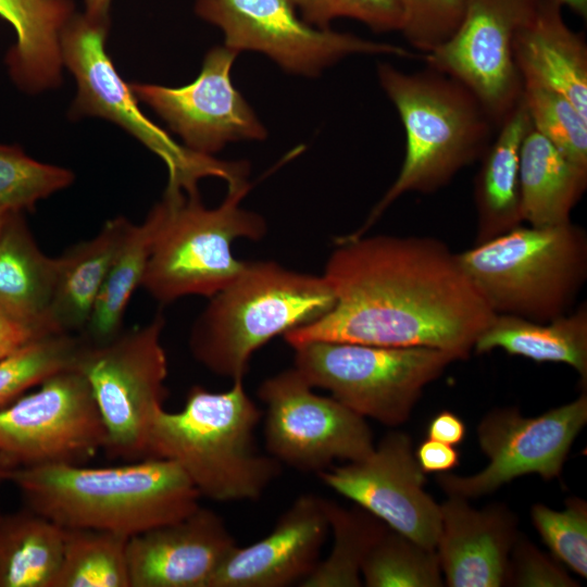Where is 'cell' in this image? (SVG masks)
<instances>
[{
	"mask_svg": "<svg viewBox=\"0 0 587 587\" xmlns=\"http://www.w3.org/2000/svg\"><path fill=\"white\" fill-rule=\"evenodd\" d=\"M323 276L333 309L283 335L290 347L339 341L382 347H427L467 359L496 314L458 253L433 237H344Z\"/></svg>",
	"mask_w": 587,
	"mask_h": 587,
	"instance_id": "obj_1",
	"label": "cell"
},
{
	"mask_svg": "<svg viewBox=\"0 0 587 587\" xmlns=\"http://www.w3.org/2000/svg\"><path fill=\"white\" fill-rule=\"evenodd\" d=\"M7 482L17 488L25 507L63 528L127 537L185 517L200 507L201 497L175 462L153 457L108 467H14Z\"/></svg>",
	"mask_w": 587,
	"mask_h": 587,
	"instance_id": "obj_2",
	"label": "cell"
},
{
	"mask_svg": "<svg viewBox=\"0 0 587 587\" xmlns=\"http://www.w3.org/2000/svg\"><path fill=\"white\" fill-rule=\"evenodd\" d=\"M379 84L396 107L405 132V154L394 184L371 211L362 236L407 192L430 193L482 159L497 130L478 98L459 80L429 66L405 73L377 65Z\"/></svg>",
	"mask_w": 587,
	"mask_h": 587,
	"instance_id": "obj_3",
	"label": "cell"
},
{
	"mask_svg": "<svg viewBox=\"0 0 587 587\" xmlns=\"http://www.w3.org/2000/svg\"><path fill=\"white\" fill-rule=\"evenodd\" d=\"M262 417L243 379L221 392L193 386L180 411L162 409L154 416L147 458L175 462L211 500L259 499L280 472V463L255 445Z\"/></svg>",
	"mask_w": 587,
	"mask_h": 587,
	"instance_id": "obj_4",
	"label": "cell"
},
{
	"mask_svg": "<svg viewBox=\"0 0 587 587\" xmlns=\"http://www.w3.org/2000/svg\"><path fill=\"white\" fill-rule=\"evenodd\" d=\"M326 278L274 261H246L237 277L210 297L189 335L192 357L215 375L243 379L253 353L278 335L329 312Z\"/></svg>",
	"mask_w": 587,
	"mask_h": 587,
	"instance_id": "obj_5",
	"label": "cell"
},
{
	"mask_svg": "<svg viewBox=\"0 0 587 587\" xmlns=\"http://www.w3.org/2000/svg\"><path fill=\"white\" fill-rule=\"evenodd\" d=\"M458 259L496 315L539 323L571 312L587 279V234L569 221L523 224L458 253Z\"/></svg>",
	"mask_w": 587,
	"mask_h": 587,
	"instance_id": "obj_6",
	"label": "cell"
},
{
	"mask_svg": "<svg viewBox=\"0 0 587 587\" xmlns=\"http://www.w3.org/2000/svg\"><path fill=\"white\" fill-rule=\"evenodd\" d=\"M250 185L228 189L216 208H205L199 192H164L162 220L141 280L162 304L186 296L212 297L229 285L246 261L233 254L239 238L258 241L265 220L240 207Z\"/></svg>",
	"mask_w": 587,
	"mask_h": 587,
	"instance_id": "obj_7",
	"label": "cell"
},
{
	"mask_svg": "<svg viewBox=\"0 0 587 587\" xmlns=\"http://www.w3.org/2000/svg\"><path fill=\"white\" fill-rule=\"evenodd\" d=\"M109 24L75 15L62 35L63 65L73 74L77 93L70 109L73 118H105L136 138L166 165L167 192H197L205 177L224 179L228 189L248 184L247 162L221 161L196 153L176 142L150 121L105 50Z\"/></svg>",
	"mask_w": 587,
	"mask_h": 587,
	"instance_id": "obj_8",
	"label": "cell"
},
{
	"mask_svg": "<svg viewBox=\"0 0 587 587\" xmlns=\"http://www.w3.org/2000/svg\"><path fill=\"white\" fill-rule=\"evenodd\" d=\"M292 349L294 366L313 388L387 426L408 421L424 388L458 361L427 347L310 341Z\"/></svg>",
	"mask_w": 587,
	"mask_h": 587,
	"instance_id": "obj_9",
	"label": "cell"
},
{
	"mask_svg": "<svg viewBox=\"0 0 587 587\" xmlns=\"http://www.w3.org/2000/svg\"><path fill=\"white\" fill-rule=\"evenodd\" d=\"M164 317L92 344L83 339L73 367L89 384L105 428L104 452L137 461L148 455V439L167 396V359L161 336Z\"/></svg>",
	"mask_w": 587,
	"mask_h": 587,
	"instance_id": "obj_10",
	"label": "cell"
},
{
	"mask_svg": "<svg viewBox=\"0 0 587 587\" xmlns=\"http://www.w3.org/2000/svg\"><path fill=\"white\" fill-rule=\"evenodd\" d=\"M195 12L222 30L224 46L263 53L294 75L317 76L354 53L422 59L397 45L315 27L290 0H195Z\"/></svg>",
	"mask_w": 587,
	"mask_h": 587,
	"instance_id": "obj_11",
	"label": "cell"
},
{
	"mask_svg": "<svg viewBox=\"0 0 587 587\" xmlns=\"http://www.w3.org/2000/svg\"><path fill=\"white\" fill-rule=\"evenodd\" d=\"M88 382L74 367L0 408V454L14 467L84 464L105 444Z\"/></svg>",
	"mask_w": 587,
	"mask_h": 587,
	"instance_id": "obj_12",
	"label": "cell"
},
{
	"mask_svg": "<svg viewBox=\"0 0 587 587\" xmlns=\"http://www.w3.org/2000/svg\"><path fill=\"white\" fill-rule=\"evenodd\" d=\"M258 397L266 409L265 447L279 463L319 473L336 460L360 461L374 450L365 417L315 394L295 366L265 379Z\"/></svg>",
	"mask_w": 587,
	"mask_h": 587,
	"instance_id": "obj_13",
	"label": "cell"
},
{
	"mask_svg": "<svg viewBox=\"0 0 587 587\" xmlns=\"http://www.w3.org/2000/svg\"><path fill=\"white\" fill-rule=\"evenodd\" d=\"M587 423V394L538 416L517 408L494 409L479 422L477 440L488 465L471 476L440 474L437 483L448 496L475 499L511 480L537 474L559 477L574 440Z\"/></svg>",
	"mask_w": 587,
	"mask_h": 587,
	"instance_id": "obj_14",
	"label": "cell"
},
{
	"mask_svg": "<svg viewBox=\"0 0 587 587\" xmlns=\"http://www.w3.org/2000/svg\"><path fill=\"white\" fill-rule=\"evenodd\" d=\"M540 1L465 0L454 34L422 55L426 66L465 85L497 129L522 99L523 80L513 60L512 43Z\"/></svg>",
	"mask_w": 587,
	"mask_h": 587,
	"instance_id": "obj_15",
	"label": "cell"
},
{
	"mask_svg": "<svg viewBox=\"0 0 587 587\" xmlns=\"http://www.w3.org/2000/svg\"><path fill=\"white\" fill-rule=\"evenodd\" d=\"M238 52L211 48L197 78L182 87L132 83L138 102L150 107L183 140L189 150L210 155L228 142L263 140L267 132L242 95L230 72Z\"/></svg>",
	"mask_w": 587,
	"mask_h": 587,
	"instance_id": "obj_16",
	"label": "cell"
},
{
	"mask_svg": "<svg viewBox=\"0 0 587 587\" xmlns=\"http://www.w3.org/2000/svg\"><path fill=\"white\" fill-rule=\"evenodd\" d=\"M329 488L428 549L440 532V505L424 490L411 437L390 432L366 458L316 473Z\"/></svg>",
	"mask_w": 587,
	"mask_h": 587,
	"instance_id": "obj_17",
	"label": "cell"
},
{
	"mask_svg": "<svg viewBox=\"0 0 587 587\" xmlns=\"http://www.w3.org/2000/svg\"><path fill=\"white\" fill-rule=\"evenodd\" d=\"M236 548L223 519L199 507L128 538L129 587H210Z\"/></svg>",
	"mask_w": 587,
	"mask_h": 587,
	"instance_id": "obj_18",
	"label": "cell"
},
{
	"mask_svg": "<svg viewBox=\"0 0 587 587\" xmlns=\"http://www.w3.org/2000/svg\"><path fill=\"white\" fill-rule=\"evenodd\" d=\"M329 533L326 499L299 496L272 532L238 547L214 575L210 587H285L303 582L320 562Z\"/></svg>",
	"mask_w": 587,
	"mask_h": 587,
	"instance_id": "obj_19",
	"label": "cell"
},
{
	"mask_svg": "<svg viewBox=\"0 0 587 587\" xmlns=\"http://www.w3.org/2000/svg\"><path fill=\"white\" fill-rule=\"evenodd\" d=\"M439 505L435 550L446 585L505 586L510 552L519 534L515 514L502 503L477 510L459 496H449Z\"/></svg>",
	"mask_w": 587,
	"mask_h": 587,
	"instance_id": "obj_20",
	"label": "cell"
},
{
	"mask_svg": "<svg viewBox=\"0 0 587 587\" xmlns=\"http://www.w3.org/2000/svg\"><path fill=\"white\" fill-rule=\"evenodd\" d=\"M512 52L523 83L560 92L587 117V45L565 23L557 0L540 1L515 33Z\"/></svg>",
	"mask_w": 587,
	"mask_h": 587,
	"instance_id": "obj_21",
	"label": "cell"
},
{
	"mask_svg": "<svg viewBox=\"0 0 587 587\" xmlns=\"http://www.w3.org/2000/svg\"><path fill=\"white\" fill-rule=\"evenodd\" d=\"M75 15L72 0H0V16L16 34L5 63L21 90L36 93L59 85L62 35Z\"/></svg>",
	"mask_w": 587,
	"mask_h": 587,
	"instance_id": "obj_22",
	"label": "cell"
},
{
	"mask_svg": "<svg viewBox=\"0 0 587 587\" xmlns=\"http://www.w3.org/2000/svg\"><path fill=\"white\" fill-rule=\"evenodd\" d=\"M532 122L523 98L498 127L483 155L474 182L477 223L474 245L523 224L520 196V153Z\"/></svg>",
	"mask_w": 587,
	"mask_h": 587,
	"instance_id": "obj_23",
	"label": "cell"
},
{
	"mask_svg": "<svg viewBox=\"0 0 587 587\" xmlns=\"http://www.w3.org/2000/svg\"><path fill=\"white\" fill-rule=\"evenodd\" d=\"M130 225L126 217L116 216L95 237L74 245L59 257L55 289L47 314L52 333L80 335L84 332Z\"/></svg>",
	"mask_w": 587,
	"mask_h": 587,
	"instance_id": "obj_24",
	"label": "cell"
},
{
	"mask_svg": "<svg viewBox=\"0 0 587 587\" xmlns=\"http://www.w3.org/2000/svg\"><path fill=\"white\" fill-rule=\"evenodd\" d=\"M59 258L36 243L22 212H11L0 236V308L43 333L54 294Z\"/></svg>",
	"mask_w": 587,
	"mask_h": 587,
	"instance_id": "obj_25",
	"label": "cell"
},
{
	"mask_svg": "<svg viewBox=\"0 0 587 587\" xmlns=\"http://www.w3.org/2000/svg\"><path fill=\"white\" fill-rule=\"evenodd\" d=\"M586 187L587 168L570 161L532 126L520 153L523 223L545 227L571 221Z\"/></svg>",
	"mask_w": 587,
	"mask_h": 587,
	"instance_id": "obj_26",
	"label": "cell"
},
{
	"mask_svg": "<svg viewBox=\"0 0 587 587\" xmlns=\"http://www.w3.org/2000/svg\"><path fill=\"white\" fill-rule=\"evenodd\" d=\"M502 349L535 362L564 363L587 383V304L547 323L514 315H496L478 336L474 352Z\"/></svg>",
	"mask_w": 587,
	"mask_h": 587,
	"instance_id": "obj_27",
	"label": "cell"
},
{
	"mask_svg": "<svg viewBox=\"0 0 587 587\" xmlns=\"http://www.w3.org/2000/svg\"><path fill=\"white\" fill-rule=\"evenodd\" d=\"M63 533V527L25 505L0 510V587H51Z\"/></svg>",
	"mask_w": 587,
	"mask_h": 587,
	"instance_id": "obj_28",
	"label": "cell"
},
{
	"mask_svg": "<svg viewBox=\"0 0 587 587\" xmlns=\"http://www.w3.org/2000/svg\"><path fill=\"white\" fill-rule=\"evenodd\" d=\"M161 220L162 207L159 202L142 223H132L80 334L85 341H108L122 332L126 308L136 288L141 286Z\"/></svg>",
	"mask_w": 587,
	"mask_h": 587,
	"instance_id": "obj_29",
	"label": "cell"
},
{
	"mask_svg": "<svg viewBox=\"0 0 587 587\" xmlns=\"http://www.w3.org/2000/svg\"><path fill=\"white\" fill-rule=\"evenodd\" d=\"M62 553L51 587H129L125 535L63 528Z\"/></svg>",
	"mask_w": 587,
	"mask_h": 587,
	"instance_id": "obj_30",
	"label": "cell"
},
{
	"mask_svg": "<svg viewBox=\"0 0 587 587\" xmlns=\"http://www.w3.org/2000/svg\"><path fill=\"white\" fill-rule=\"evenodd\" d=\"M333 546L328 557L300 583L302 587H359L362 565L388 526L357 505L346 509L326 500Z\"/></svg>",
	"mask_w": 587,
	"mask_h": 587,
	"instance_id": "obj_31",
	"label": "cell"
},
{
	"mask_svg": "<svg viewBox=\"0 0 587 587\" xmlns=\"http://www.w3.org/2000/svg\"><path fill=\"white\" fill-rule=\"evenodd\" d=\"M369 587H440L445 584L435 549L387 528L361 570Z\"/></svg>",
	"mask_w": 587,
	"mask_h": 587,
	"instance_id": "obj_32",
	"label": "cell"
},
{
	"mask_svg": "<svg viewBox=\"0 0 587 587\" xmlns=\"http://www.w3.org/2000/svg\"><path fill=\"white\" fill-rule=\"evenodd\" d=\"M82 342L80 335L49 334L0 360V408L51 375L73 367Z\"/></svg>",
	"mask_w": 587,
	"mask_h": 587,
	"instance_id": "obj_33",
	"label": "cell"
},
{
	"mask_svg": "<svg viewBox=\"0 0 587 587\" xmlns=\"http://www.w3.org/2000/svg\"><path fill=\"white\" fill-rule=\"evenodd\" d=\"M523 101L533 128L573 163L587 168V117L560 92L523 83Z\"/></svg>",
	"mask_w": 587,
	"mask_h": 587,
	"instance_id": "obj_34",
	"label": "cell"
},
{
	"mask_svg": "<svg viewBox=\"0 0 587 587\" xmlns=\"http://www.w3.org/2000/svg\"><path fill=\"white\" fill-rule=\"evenodd\" d=\"M73 182L72 171L39 162L17 146L0 145V208L30 210Z\"/></svg>",
	"mask_w": 587,
	"mask_h": 587,
	"instance_id": "obj_35",
	"label": "cell"
},
{
	"mask_svg": "<svg viewBox=\"0 0 587 587\" xmlns=\"http://www.w3.org/2000/svg\"><path fill=\"white\" fill-rule=\"evenodd\" d=\"M558 511L536 503L530 509L534 526L546 546L564 566L587 577V503L578 497L565 500Z\"/></svg>",
	"mask_w": 587,
	"mask_h": 587,
	"instance_id": "obj_36",
	"label": "cell"
},
{
	"mask_svg": "<svg viewBox=\"0 0 587 587\" xmlns=\"http://www.w3.org/2000/svg\"><path fill=\"white\" fill-rule=\"evenodd\" d=\"M402 16L401 32L422 55L447 41L459 27L465 0H396Z\"/></svg>",
	"mask_w": 587,
	"mask_h": 587,
	"instance_id": "obj_37",
	"label": "cell"
},
{
	"mask_svg": "<svg viewBox=\"0 0 587 587\" xmlns=\"http://www.w3.org/2000/svg\"><path fill=\"white\" fill-rule=\"evenodd\" d=\"M301 17L319 28L335 18L359 21L375 33L401 32L402 12L396 0H290Z\"/></svg>",
	"mask_w": 587,
	"mask_h": 587,
	"instance_id": "obj_38",
	"label": "cell"
},
{
	"mask_svg": "<svg viewBox=\"0 0 587 587\" xmlns=\"http://www.w3.org/2000/svg\"><path fill=\"white\" fill-rule=\"evenodd\" d=\"M505 586L577 587L565 566L519 532L510 552Z\"/></svg>",
	"mask_w": 587,
	"mask_h": 587,
	"instance_id": "obj_39",
	"label": "cell"
},
{
	"mask_svg": "<svg viewBox=\"0 0 587 587\" xmlns=\"http://www.w3.org/2000/svg\"><path fill=\"white\" fill-rule=\"evenodd\" d=\"M414 454L424 473L448 472L458 466L460 460L454 446L429 438L419 445Z\"/></svg>",
	"mask_w": 587,
	"mask_h": 587,
	"instance_id": "obj_40",
	"label": "cell"
},
{
	"mask_svg": "<svg viewBox=\"0 0 587 587\" xmlns=\"http://www.w3.org/2000/svg\"><path fill=\"white\" fill-rule=\"evenodd\" d=\"M46 335L49 334L14 319L0 308V360Z\"/></svg>",
	"mask_w": 587,
	"mask_h": 587,
	"instance_id": "obj_41",
	"label": "cell"
},
{
	"mask_svg": "<svg viewBox=\"0 0 587 587\" xmlns=\"http://www.w3.org/2000/svg\"><path fill=\"white\" fill-rule=\"evenodd\" d=\"M465 434L466 427L462 419L448 410L437 413L426 428L427 438L451 446L461 444Z\"/></svg>",
	"mask_w": 587,
	"mask_h": 587,
	"instance_id": "obj_42",
	"label": "cell"
},
{
	"mask_svg": "<svg viewBox=\"0 0 587 587\" xmlns=\"http://www.w3.org/2000/svg\"><path fill=\"white\" fill-rule=\"evenodd\" d=\"M85 13L88 18L109 24L111 0H84Z\"/></svg>",
	"mask_w": 587,
	"mask_h": 587,
	"instance_id": "obj_43",
	"label": "cell"
},
{
	"mask_svg": "<svg viewBox=\"0 0 587 587\" xmlns=\"http://www.w3.org/2000/svg\"><path fill=\"white\" fill-rule=\"evenodd\" d=\"M562 7H567L582 17L587 15V0H557Z\"/></svg>",
	"mask_w": 587,
	"mask_h": 587,
	"instance_id": "obj_44",
	"label": "cell"
},
{
	"mask_svg": "<svg viewBox=\"0 0 587 587\" xmlns=\"http://www.w3.org/2000/svg\"><path fill=\"white\" fill-rule=\"evenodd\" d=\"M12 469L11 464L0 454V485L7 482L8 473Z\"/></svg>",
	"mask_w": 587,
	"mask_h": 587,
	"instance_id": "obj_45",
	"label": "cell"
},
{
	"mask_svg": "<svg viewBox=\"0 0 587 587\" xmlns=\"http://www.w3.org/2000/svg\"><path fill=\"white\" fill-rule=\"evenodd\" d=\"M11 212L13 211H8V210H4V209H0V236L2 234V230L5 226V223L11 214Z\"/></svg>",
	"mask_w": 587,
	"mask_h": 587,
	"instance_id": "obj_46",
	"label": "cell"
},
{
	"mask_svg": "<svg viewBox=\"0 0 587 587\" xmlns=\"http://www.w3.org/2000/svg\"><path fill=\"white\" fill-rule=\"evenodd\" d=\"M0 209H2V208H0ZM4 210H5V209H4ZM8 211H9V210H8Z\"/></svg>",
	"mask_w": 587,
	"mask_h": 587,
	"instance_id": "obj_47",
	"label": "cell"
}]
</instances>
